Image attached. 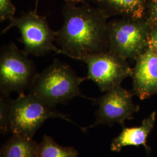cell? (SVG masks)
<instances>
[{"label":"cell","instance_id":"cell-6","mask_svg":"<svg viewBox=\"0 0 157 157\" xmlns=\"http://www.w3.org/2000/svg\"><path fill=\"white\" fill-rule=\"evenodd\" d=\"M139 20L129 18L108 25L109 52L126 59L137 58L149 46L148 26Z\"/></svg>","mask_w":157,"mask_h":157},{"label":"cell","instance_id":"cell-16","mask_svg":"<svg viewBox=\"0 0 157 157\" xmlns=\"http://www.w3.org/2000/svg\"><path fill=\"white\" fill-rule=\"evenodd\" d=\"M149 45L157 54V26H154L149 33Z\"/></svg>","mask_w":157,"mask_h":157},{"label":"cell","instance_id":"cell-10","mask_svg":"<svg viewBox=\"0 0 157 157\" xmlns=\"http://www.w3.org/2000/svg\"><path fill=\"white\" fill-rule=\"evenodd\" d=\"M156 113L154 112L146 118L140 126L134 128H124L118 137L112 141L111 150L120 152L124 147L146 145L147 139L154 127Z\"/></svg>","mask_w":157,"mask_h":157},{"label":"cell","instance_id":"cell-7","mask_svg":"<svg viewBox=\"0 0 157 157\" xmlns=\"http://www.w3.org/2000/svg\"><path fill=\"white\" fill-rule=\"evenodd\" d=\"M78 61L87 65V80L94 82L102 92L120 86L133 73L125 59L109 51L82 56Z\"/></svg>","mask_w":157,"mask_h":157},{"label":"cell","instance_id":"cell-3","mask_svg":"<svg viewBox=\"0 0 157 157\" xmlns=\"http://www.w3.org/2000/svg\"><path fill=\"white\" fill-rule=\"evenodd\" d=\"M50 118H59L77 126L83 132L87 129L75 124L67 115L57 111L31 94H19L12 100L10 127L13 135L32 140L37 130Z\"/></svg>","mask_w":157,"mask_h":157},{"label":"cell","instance_id":"cell-18","mask_svg":"<svg viewBox=\"0 0 157 157\" xmlns=\"http://www.w3.org/2000/svg\"><path fill=\"white\" fill-rule=\"evenodd\" d=\"M66 2L72 3V4H78L85 2V0H65Z\"/></svg>","mask_w":157,"mask_h":157},{"label":"cell","instance_id":"cell-12","mask_svg":"<svg viewBox=\"0 0 157 157\" xmlns=\"http://www.w3.org/2000/svg\"><path fill=\"white\" fill-rule=\"evenodd\" d=\"M1 157H39V143L13 135L2 147Z\"/></svg>","mask_w":157,"mask_h":157},{"label":"cell","instance_id":"cell-1","mask_svg":"<svg viewBox=\"0 0 157 157\" xmlns=\"http://www.w3.org/2000/svg\"><path fill=\"white\" fill-rule=\"evenodd\" d=\"M66 2L63 8V23L56 31V43L62 54L78 61L82 56L107 51L108 25L106 16L86 2Z\"/></svg>","mask_w":157,"mask_h":157},{"label":"cell","instance_id":"cell-11","mask_svg":"<svg viewBox=\"0 0 157 157\" xmlns=\"http://www.w3.org/2000/svg\"><path fill=\"white\" fill-rule=\"evenodd\" d=\"M97 6L105 16L122 15L131 19H140L144 10V0H89Z\"/></svg>","mask_w":157,"mask_h":157},{"label":"cell","instance_id":"cell-9","mask_svg":"<svg viewBox=\"0 0 157 157\" xmlns=\"http://www.w3.org/2000/svg\"><path fill=\"white\" fill-rule=\"evenodd\" d=\"M132 75L135 93L141 99L157 93V54L151 46L137 57Z\"/></svg>","mask_w":157,"mask_h":157},{"label":"cell","instance_id":"cell-17","mask_svg":"<svg viewBox=\"0 0 157 157\" xmlns=\"http://www.w3.org/2000/svg\"><path fill=\"white\" fill-rule=\"evenodd\" d=\"M150 20L154 26H157V0H151Z\"/></svg>","mask_w":157,"mask_h":157},{"label":"cell","instance_id":"cell-8","mask_svg":"<svg viewBox=\"0 0 157 157\" xmlns=\"http://www.w3.org/2000/svg\"><path fill=\"white\" fill-rule=\"evenodd\" d=\"M94 104L98 105L95 113L96 121L87 129L101 124L118 123L123 125L126 120L132 119L138 111V107L132 101V94L120 86L95 100Z\"/></svg>","mask_w":157,"mask_h":157},{"label":"cell","instance_id":"cell-4","mask_svg":"<svg viewBox=\"0 0 157 157\" xmlns=\"http://www.w3.org/2000/svg\"><path fill=\"white\" fill-rule=\"evenodd\" d=\"M16 27L21 33L19 39L27 55L44 56L51 52L62 54V50L54 45L56 32L50 28L46 17L40 16L36 11L24 13L19 17H14L2 33H6L12 28Z\"/></svg>","mask_w":157,"mask_h":157},{"label":"cell","instance_id":"cell-2","mask_svg":"<svg viewBox=\"0 0 157 157\" xmlns=\"http://www.w3.org/2000/svg\"><path fill=\"white\" fill-rule=\"evenodd\" d=\"M86 77H79L69 65L55 59L41 73H37L30 85L29 94L51 107L64 104L77 97L89 98L83 95L80 86Z\"/></svg>","mask_w":157,"mask_h":157},{"label":"cell","instance_id":"cell-5","mask_svg":"<svg viewBox=\"0 0 157 157\" xmlns=\"http://www.w3.org/2000/svg\"><path fill=\"white\" fill-rule=\"evenodd\" d=\"M36 67L23 50L14 43L3 45L0 52L1 93L10 95L11 93L23 94L29 89L37 75Z\"/></svg>","mask_w":157,"mask_h":157},{"label":"cell","instance_id":"cell-14","mask_svg":"<svg viewBox=\"0 0 157 157\" xmlns=\"http://www.w3.org/2000/svg\"><path fill=\"white\" fill-rule=\"evenodd\" d=\"M11 100L9 95L1 93L0 97V131L5 135L11 131L10 112Z\"/></svg>","mask_w":157,"mask_h":157},{"label":"cell","instance_id":"cell-19","mask_svg":"<svg viewBox=\"0 0 157 157\" xmlns=\"http://www.w3.org/2000/svg\"><path fill=\"white\" fill-rule=\"evenodd\" d=\"M37 1H38V0H37Z\"/></svg>","mask_w":157,"mask_h":157},{"label":"cell","instance_id":"cell-15","mask_svg":"<svg viewBox=\"0 0 157 157\" xmlns=\"http://www.w3.org/2000/svg\"><path fill=\"white\" fill-rule=\"evenodd\" d=\"M16 8L12 0H0V21H10L15 17Z\"/></svg>","mask_w":157,"mask_h":157},{"label":"cell","instance_id":"cell-13","mask_svg":"<svg viewBox=\"0 0 157 157\" xmlns=\"http://www.w3.org/2000/svg\"><path fill=\"white\" fill-rule=\"evenodd\" d=\"M78 152L73 147L56 143L52 137L44 135L39 143V157H78Z\"/></svg>","mask_w":157,"mask_h":157}]
</instances>
